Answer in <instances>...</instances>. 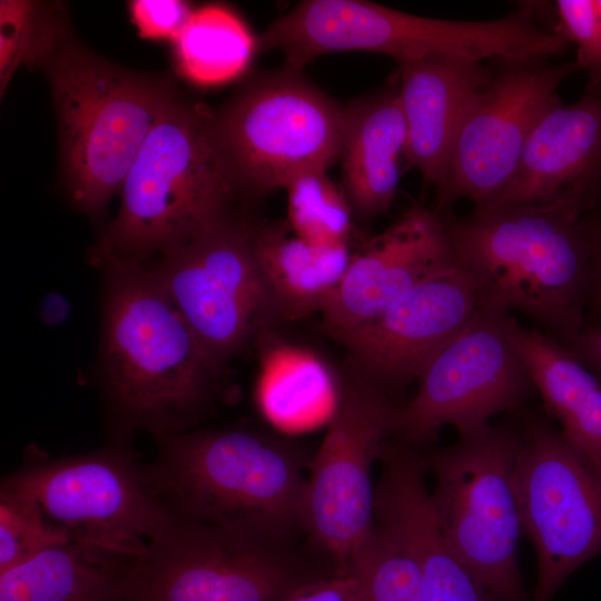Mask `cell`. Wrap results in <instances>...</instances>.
<instances>
[{
	"instance_id": "cell-1",
	"label": "cell",
	"mask_w": 601,
	"mask_h": 601,
	"mask_svg": "<svg viewBox=\"0 0 601 601\" xmlns=\"http://www.w3.org/2000/svg\"><path fill=\"white\" fill-rule=\"evenodd\" d=\"M108 269L102 366L106 393L126 431L158 439L188 431L219 398L220 364L159 285L150 267Z\"/></svg>"
},
{
	"instance_id": "cell-2",
	"label": "cell",
	"mask_w": 601,
	"mask_h": 601,
	"mask_svg": "<svg viewBox=\"0 0 601 601\" xmlns=\"http://www.w3.org/2000/svg\"><path fill=\"white\" fill-rule=\"evenodd\" d=\"M455 262L473 279L481 306L518 312L568 347L585 323L588 250L574 207L474 208L442 214Z\"/></svg>"
},
{
	"instance_id": "cell-3",
	"label": "cell",
	"mask_w": 601,
	"mask_h": 601,
	"mask_svg": "<svg viewBox=\"0 0 601 601\" xmlns=\"http://www.w3.org/2000/svg\"><path fill=\"white\" fill-rule=\"evenodd\" d=\"M146 465L170 511L227 529L305 539L308 470L299 445L249 425L188 430L159 437Z\"/></svg>"
},
{
	"instance_id": "cell-4",
	"label": "cell",
	"mask_w": 601,
	"mask_h": 601,
	"mask_svg": "<svg viewBox=\"0 0 601 601\" xmlns=\"http://www.w3.org/2000/svg\"><path fill=\"white\" fill-rule=\"evenodd\" d=\"M119 194V210L90 253L96 265L142 263L235 215L242 193L219 144L215 111L177 92Z\"/></svg>"
},
{
	"instance_id": "cell-5",
	"label": "cell",
	"mask_w": 601,
	"mask_h": 601,
	"mask_svg": "<svg viewBox=\"0 0 601 601\" xmlns=\"http://www.w3.org/2000/svg\"><path fill=\"white\" fill-rule=\"evenodd\" d=\"M38 68L49 82L71 201L98 216L120 193L142 144L177 91L164 77L101 58L70 28Z\"/></svg>"
},
{
	"instance_id": "cell-6",
	"label": "cell",
	"mask_w": 601,
	"mask_h": 601,
	"mask_svg": "<svg viewBox=\"0 0 601 601\" xmlns=\"http://www.w3.org/2000/svg\"><path fill=\"white\" fill-rule=\"evenodd\" d=\"M522 437L523 421L510 418L422 453L445 539L497 601H531L518 555L523 528L514 473Z\"/></svg>"
},
{
	"instance_id": "cell-7",
	"label": "cell",
	"mask_w": 601,
	"mask_h": 601,
	"mask_svg": "<svg viewBox=\"0 0 601 601\" xmlns=\"http://www.w3.org/2000/svg\"><path fill=\"white\" fill-rule=\"evenodd\" d=\"M300 540L227 529L170 511L135 560L124 601H282L325 579L307 572V558L321 554Z\"/></svg>"
},
{
	"instance_id": "cell-8",
	"label": "cell",
	"mask_w": 601,
	"mask_h": 601,
	"mask_svg": "<svg viewBox=\"0 0 601 601\" xmlns=\"http://www.w3.org/2000/svg\"><path fill=\"white\" fill-rule=\"evenodd\" d=\"M215 121L240 193L264 195L339 157L345 108L283 67L247 81L215 111Z\"/></svg>"
},
{
	"instance_id": "cell-9",
	"label": "cell",
	"mask_w": 601,
	"mask_h": 601,
	"mask_svg": "<svg viewBox=\"0 0 601 601\" xmlns=\"http://www.w3.org/2000/svg\"><path fill=\"white\" fill-rule=\"evenodd\" d=\"M0 487L31 497L71 540L141 556L170 510L125 440L62 457L30 459Z\"/></svg>"
},
{
	"instance_id": "cell-10",
	"label": "cell",
	"mask_w": 601,
	"mask_h": 601,
	"mask_svg": "<svg viewBox=\"0 0 601 601\" xmlns=\"http://www.w3.org/2000/svg\"><path fill=\"white\" fill-rule=\"evenodd\" d=\"M257 227L235 214L162 254L150 267L175 307L223 365L282 323L257 262Z\"/></svg>"
},
{
	"instance_id": "cell-11",
	"label": "cell",
	"mask_w": 601,
	"mask_h": 601,
	"mask_svg": "<svg viewBox=\"0 0 601 601\" xmlns=\"http://www.w3.org/2000/svg\"><path fill=\"white\" fill-rule=\"evenodd\" d=\"M398 406L347 371L338 378L326 434L308 462L304 505L306 540L338 572L374 528L373 466Z\"/></svg>"
},
{
	"instance_id": "cell-12",
	"label": "cell",
	"mask_w": 601,
	"mask_h": 601,
	"mask_svg": "<svg viewBox=\"0 0 601 601\" xmlns=\"http://www.w3.org/2000/svg\"><path fill=\"white\" fill-rule=\"evenodd\" d=\"M522 421L514 486L538 559L531 601H552L574 570L601 554V470L548 421Z\"/></svg>"
},
{
	"instance_id": "cell-13",
	"label": "cell",
	"mask_w": 601,
	"mask_h": 601,
	"mask_svg": "<svg viewBox=\"0 0 601 601\" xmlns=\"http://www.w3.org/2000/svg\"><path fill=\"white\" fill-rule=\"evenodd\" d=\"M506 315L481 306L425 367L415 396L398 406L391 439L417 447L446 425L469 435L524 405L535 388L508 334Z\"/></svg>"
},
{
	"instance_id": "cell-14",
	"label": "cell",
	"mask_w": 601,
	"mask_h": 601,
	"mask_svg": "<svg viewBox=\"0 0 601 601\" xmlns=\"http://www.w3.org/2000/svg\"><path fill=\"white\" fill-rule=\"evenodd\" d=\"M466 112L452 148L446 176L436 189L440 215L459 199L479 207L512 179L530 135L560 104L558 88L579 70L574 61L501 60Z\"/></svg>"
},
{
	"instance_id": "cell-15",
	"label": "cell",
	"mask_w": 601,
	"mask_h": 601,
	"mask_svg": "<svg viewBox=\"0 0 601 601\" xmlns=\"http://www.w3.org/2000/svg\"><path fill=\"white\" fill-rule=\"evenodd\" d=\"M480 308L473 279L454 259L381 315L337 339L347 352L345 371L393 397L418 381Z\"/></svg>"
},
{
	"instance_id": "cell-16",
	"label": "cell",
	"mask_w": 601,
	"mask_h": 601,
	"mask_svg": "<svg viewBox=\"0 0 601 601\" xmlns=\"http://www.w3.org/2000/svg\"><path fill=\"white\" fill-rule=\"evenodd\" d=\"M453 41V27L445 19L364 0H305L274 20L259 36L258 46L279 51L284 68L302 71L331 52H377L398 63L445 53Z\"/></svg>"
},
{
	"instance_id": "cell-17",
	"label": "cell",
	"mask_w": 601,
	"mask_h": 601,
	"mask_svg": "<svg viewBox=\"0 0 601 601\" xmlns=\"http://www.w3.org/2000/svg\"><path fill=\"white\" fill-rule=\"evenodd\" d=\"M452 262L443 216L414 204L352 256L338 288L321 312L323 326L338 339Z\"/></svg>"
},
{
	"instance_id": "cell-18",
	"label": "cell",
	"mask_w": 601,
	"mask_h": 601,
	"mask_svg": "<svg viewBox=\"0 0 601 601\" xmlns=\"http://www.w3.org/2000/svg\"><path fill=\"white\" fill-rule=\"evenodd\" d=\"M601 201V90L558 104L529 137L509 184L474 208L563 203L582 215Z\"/></svg>"
},
{
	"instance_id": "cell-19",
	"label": "cell",
	"mask_w": 601,
	"mask_h": 601,
	"mask_svg": "<svg viewBox=\"0 0 601 601\" xmlns=\"http://www.w3.org/2000/svg\"><path fill=\"white\" fill-rule=\"evenodd\" d=\"M398 100L406 126L405 157L437 189L460 126L493 71L481 62L430 55L398 62Z\"/></svg>"
},
{
	"instance_id": "cell-20",
	"label": "cell",
	"mask_w": 601,
	"mask_h": 601,
	"mask_svg": "<svg viewBox=\"0 0 601 601\" xmlns=\"http://www.w3.org/2000/svg\"><path fill=\"white\" fill-rule=\"evenodd\" d=\"M406 126L398 90L361 99L345 108L339 157L343 193L353 215L372 219L392 205L405 156Z\"/></svg>"
},
{
	"instance_id": "cell-21",
	"label": "cell",
	"mask_w": 601,
	"mask_h": 601,
	"mask_svg": "<svg viewBox=\"0 0 601 601\" xmlns=\"http://www.w3.org/2000/svg\"><path fill=\"white\" fill-rule=\"evenodd\" d=\"M508 334L565 439L601 470V380L565 346L535 326L505 318Z\"/></svg>"
},
{
	"instance_id": "cell-22",
	"label": "cell",
	"mask_w": 601,
	"mask_h": 601,
	"mask_svg": "<svg viewBox=\"0 0 601 601\" xmlns=\"http://www.w3.org/2000/svg\"><path fill=\"white\" fill-rule=\"evenodd\" d=\"M255 253L280 322L321 313L353 256L347 243L308 240L284 223L258 224Z\"/></svg>"
},
{
	"instance_id": "cell-23",
	"label": "cell",
	"mask_w": 601,
	"mask_h": 601,
	"mask_svg": "<svg viewBox=\"0 0 601 601\" xmlns=\"http://www.w3.org/2000/svg\"><path fill=\"white\" fill-rule=\"evenodd\" d=\"M135 560L69 539L0 573V601H124Z\"/></svg>"
},
{
	"instance_id": "cell-24",
	"label": "cell",
	"mask_w": 601,
	"mask_h": 601,
	"mask_svg": "<svg viewBox=\"0 0 601 601\" xmlns=\"http://www.w3.org/2000/svg\"><path fill=\"white\" fill-rule=\"evenodd\" d=\"M173 45L177 72L199 87L237 79L259 49L258 38L245 21L218 3L194 9Z\"/></svg>"
},
{
	"instance_id": "cell-25",
	"label": "cell",
	"mask_w": 601,
	"mask_h": 601,
	"mask_svg": "<svg viewBox=\"0 0 601 601\" xmlns=\"http://www.w3.org/2000/svg\"><path fill=\"white\" fill-rule=\"evenodd\" d=\"M69 29L65 9L57 2L0 1V93L21 67H39Z\"/></svg>"
},
{
	"instance_id": "cell-26",
	"label": "cell",
	"mask_w": 601,
	"mask_h": 601,
	"mask_svg": "<svg viewBox=\"0 0 601 601\" xmlns=\"http://www.w3.org/2000/svg\"><path fill=\"white\" fill-rule=\"evenodd\" d=\"M284 189L287 193V224L294 234L318 243L348 242L353 211L327 169L307 170Z\"/></svg>"
},
{
	"instance_id": "cell-27",
	"label": "cell",
	"mask_w": 601,
	"mask_h": 601,
	"mask_svg": "<svg viewBox=\"0 0 601 601\" xmlns=\"http://www.w3.org/2000/svg\"><path fill=\"white\" fill-rule=\"evenodd\" d=\"M347 569L357 580V601H424L416 564L375 525Z\"/></svg>"
},
{
	"instance_id": "cell-28",
	"label": "cell",
	"mask_w": 601,
	"mask_h": 601,
	"mask_svg": "<svg viewBox=\"0 0 601 601\" xmlns=\"http://www.w3.org/2000/svg\"><path fill=\"white\" fill-rule=\"evenodd\" d=\"M67 540L31 497L0 487V573Z\"/></svg>"
},
{
	"instance_id": "cell-29",
	"label": "cell",
	"mask_w": 601,
	"mask_h": 601,
	"mask_svg": "<svg viewBox=\"0 0 601 601\" xmlns=\"http://www.w3.org/2000/svg\"><path fill=\"white\" fill-rule=\"evenodd\" d=\"M554 32L577 47L580 69L588 71L587 90H601V16L597 0H558Z\"/></svg>"
},
{
	"instance_id": "cell-30",
	"label": "cell",
	"mask_w": 601,
	"mask_h": 601,
	"mask_svg": "<svg viewBox=\"0 0 601 601\" xmlns=\"http://www.w3.org/2000/svg\"><path fill=\"white\" fill-rule=\"evenodd\" d=\"M128 8L141 38L171 42L194 11L188 2L181 0H132Z\"/></svg>"
},
{
	"instance_id": "cell-31",
	"label": "cell",
	"mask_w": 601,
	"mask_h": 601,
	"mask_svg": "<svg viewBox=\"0 0 601 601\" xmlns=\"http://www.w3.org/2000/svg\"><path fill=\"white\" fill-rule=\"evenodd\" d=\"M581 225L588 250L585 323H601V201L584 214Z\"/></svg>"
},
{
	"instance_id": "cell-32",
	"label": "cell",
	"mask_w": 601,
	"mask_h": 601,
	"mask_svg": "<svg viewBox=\"0 0 601 601\" xmlns=\"http://www.w3.org/2000/svg\"><path fill=\"white\" fill-rule=\"evenodd\" d=\"M282 601H357V580L347 569L305 585Z\"/></svg>"
},
{
	"instance_id": "cell-33",
	"label": "cell",
	"mask_w": 601,
	"mask_h": 601,
	"mask_svg": "<svg viewBox=\"0 0 601 601\" xmlns=\"http://www.w3.org/2000/svg\"><path fill=\"white\" fill-rule=\"evenodd\" d=\"M566 348L601 380V323L584 324Z\"/></svg>"
},
{
	"instance_id": "cell-34",
	"label": "cell",
	"mask_w": 601,
	"mask_h": 601,
	"mask_svg": "<svg viewBox=\"0 0 601 601\" xmlns=\"http://www.w3.org/2000/svg\"><path fill=\"white\" fill-rule=\"evenodd\" d=\"M70 306L68 300L59 294H48L41 303V318L49 325H58L66 321Z\"/></svg>"
},
{
	"instance_id": "cell-35",
	"label": "cell",
	"mask_w": 601,
	"mask_h": 601,
	"mask_svg": "<svg viewBox=\"0 0 601 601\" xmlns=\"http://www.w3.org/2000/svg\"><path fill=\"white\" fill-rule=\"evenodd\" d=\"M597 2H598L599 12H600V16H601V0H597Z\"/></svg>"
}]
</instances>
